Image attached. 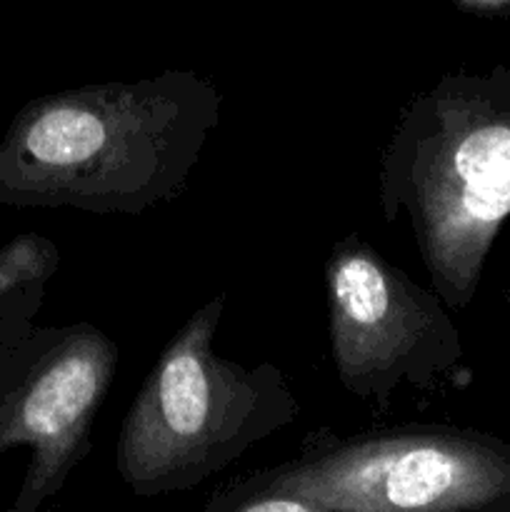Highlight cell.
I'll return each instance as SVG.
<instances>
[{"label":"cell","instance_id":"obj_5","mask_svg":"<svg viewBox=\"0 0 510 512\" xmlns=\"http://www.w3.org/2000/svg\"><path fill=\"white\" fill-rule=\"evenodd\" d=\"M328 338L345 393L388 410L395 390L435 393L465 378L458 328L443 300L350 233L325 260Z\"/></svg>","mask_w":510,"mask_h":512},{"label":"cell","instance_id":"obj_9","mask_svg":"<svg viewBox=\"0 0 510 512\" xmlns=\"http://www.w3.org/2000/svg\"><path fill=\"white\" fill-rule=\"evenodd\" d=\"M455 8L468 15H503L510 13V0H455Z\"/></svg>","mask_w":510,"mask_h":512},{"label":"cell","instance_id":"obj_1","mask_svg":"<svg viewBox=\"0 0 510 512\" xmlns=\"http://www.w3.org/2000/svg\"><path fill=\"white\" fill-rule=\"evenodd\" d=\"M220 110L195 70L38 95L0 138V205L140 218L185 193Z\"/></svg>","mask_w":510,"mask_h":512},{"label":"cell","instance_id":"obj_2","mask_svg":"<svg viewBox=\"0 0 510 512\" xmlns=\"http://www.w3.org/2000/svg\"><path fill=\"white\" fill-rule=\"evenodd\" d=\"M385 223L408 218L445 308L475 298L510 218V75L448 73L410 98L380 155Z\"/></svg>","mask_w":510,"mask_h":512},{"label":"cell","instance_id":"obj_7","mask_svg":"<svg viewBox=\"0 0 510 512\" xmlns=\"http://www.w3.org/2000/svg\"><path fill=\"white\" fill-rule=\"evenodd\" d=\"M58 268V245L40 233H20L0 245V355L38 325L35 318Z\"/></svg>","mask_w":510,"mask_h":512},{"label":"cell","instance_id":"obj_4","mask_svg":"<svg viewBox=\"0 0 510 512\" xmlns=\"http://www.w3.org/2000/svg\"><path fill=\"white\" fill-rule=\"evenodd\" d=\"M240 480L330 512H510V450L453 425L320 428L298 455Z\"/></svg>","mask_w":510,"mask_h":512},{"label":"cell","instance_id":"obj_8","mask_svg":"<svg viewBox=\"0 0 510 512\" xmlns=\"http://www.w3.org/2000/svg\"><path fill=\"white\" fill-rule=\"evenodd\" d=\"M208 512H330L323 505L310 503L298 495L268 493V490L248 488L243 480L230 485L223 495L213 498Z\"/></svg>","mask_w":510,"mask_h":512},{"label":"cell","instance_id":"obj_3","mask_svg":"<svg viewBox=\"0 0 510 512\" xmlns=\"http://www.w3.org/2000/svg\"><path fill=\"white\" fill-rule=\"evenodd\" d=\"M223 313L218 293L175 330L120 423L115 470L138 498L198 488L298 420L278 365H243L215 350Z\"/></svg>","mask_w":510,"mask_h":512},{"label":"cell","instance_id":"obj_6","mask_svg":"<svg viewBox=\"0 0 510 512\" xmlns=\"http://www.w3.org/2000/svg\"><path fill=\"white\" fill-rule=\"evenodd\" d=\"M118 363V343L88 320L35 325L0 355V458L30 450L8 512H43L88 458Z\"/></svg>","mask_w":510,"mask_h":512}]
</instances>
